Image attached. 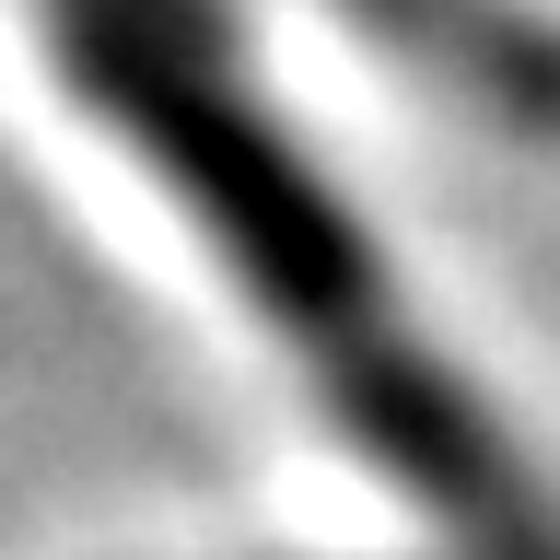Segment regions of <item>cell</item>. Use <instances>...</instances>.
<instances>
[{"label":"cell","instance_id":"obj_1","mask_svg":"<svg viewBox=\"0 0 560 560\" xmlns=\"http://www.w3.org/2000/svg\"><path fill=\"white\" fill-rule=\"evenodd\" d=\"M47 12L70 24L82 82H105V94L129 105L140 152L210 199L245 292H269V304L292 315V339H304L315 374L362 409V432H385V444L409 455L420 479H444L455 502H490L479 420L455 409L444 385H432V362L385 327V292L350 269V222L315 199V175L245 117V94H234V70L210 59L199 12H175V0H47Z\"/></svg>","mask_w":560,"mask_h":560}]
</instances>
